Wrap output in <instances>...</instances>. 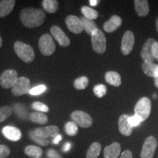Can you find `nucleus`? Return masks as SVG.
<instances>
[{
    "mask_svg": "<svg viewBox=\"0 0 158 158\" xmlns=\"http://www.w3.org/2000/svg\"><path fill=\"white\" fill-rule=\"evenodd\" d=\"M45 18L44 11L35 7H27L20 13V19L24 27L35 28L42 25Z\"/></svg>",
    "mask_w": 158,
    "mask_h": 158,
    "instance_id": "obj_1",
    "label": "nucleus"
},
{
    "mask_svg": "<svg viewBox=\"0 0 158 158\" xmlns=\"http://www.w3.org/2000/svg\"><path fill=\"white\" fill-rule=\"evenodd\" d=\"M13 48L15 54L23 62L30 63L35 59V51L30 45L26 44L21 41H16Z\"/></svg>",
    "mask_w": 158,
    "mask_h": 158,
    "instance_id": "obj_2",
    "label": "nucleus"
},
{
    "mask_svg": "<svg viewBox=\"0 0 158 158\" xmlns=\"http://www.w3.org/2000/svg\"><path fill=\"white\" fill-rule=\"evenodd\" d=\"M92 49L98 54H103L106 50V38L104 33L99 29L91 35Z\"/></svg>",
    "mask_w": 158,
    "mask_h": 158,
    "instance_id": "obj_3",
    "label": "nucleus"
},
{
    "mask_svg": "<svg viewBox=\"0 0 158 158\" xmlns=\"http://www.w3.org/2000/svg\"><path fill=\"white\" fill-rule=\"evenodd\" d=\"M38 45L40 52L45 56H51L56 50L54 40L48 34H44L40 37Z\"/></svg>",
    "mask_w": 158,
    "mask_h": 158,
    "instance_id": "obj_4",
    "label": "nucleus"
},
{
    "mask_svg": "<svg viewBox=\"0 0 158 158\" xmlns=\"http://www.w3.org/2000/svg\"><path fill=\"white\" fill-rule=\"evenodd\" d=\"M151 100L148 98H142L138 100L136 103L135 108H134V112L136 115L139 116L143 121L146 120L149 116L151 113Z\"/></svg>",
    "mask_w": 158,
    "mask_h": 158,
    "instance_id": "obj_5",
    "label": "nucleus"
},
{
    "mask_svg": "<svg viewBox=\"0 0 158 158\" xmlns=\"http://www.w3.org/2000/svg\"><path fill=\"white\" fill-rule=\"evenodd\" d=\"M70 117L73 122L83 128L90 127L93 124L92 118L89 114L82 110H75L71 114Z\"/></svg>",
    "mask_w": 158,
    "mask_h": 158,
    "instance_id": "obj_6",
    "label": "nucleus"
},
{
    "mask_svg": "<svg viewBox=\"0 0 158 158\" xmlns=\"http://www.w3.org/2000/svg\"><path fill=\"white\" fill-rule=\"evenodd\" d=\"M30 81L27 77H20L17 79L14 86L12 87V93L13 95L19 97L29 93L30 91Z\"/></svg>",
    "mask_w": 158,
    "mask_h": 158,
    "instance_id": "obj_7",
    "label": "nucleus"
},
{
    "mask_svg": "<svg viewBox=\"0 0 158 158\" xmlns=\"http://www.w3.org/2000/svg\"><path fill=\"white\" fill-rule=\"evenodd\" d=\"M18 78L17 71L13 69H8L0 76V85L4 89H10L14 86Z\"/></svg>",
    "mask_w": 158,
    "mask_h": 158,
    "instance_id": "obj_8",
    "label": "nucleus"
},
{
    "mask_svg": "<svg viewBox=\"0 0 158 158\" xmlns=\"http://www.w3.org/2000/svg\"><path fill=\"white\" fill-rule=\"evenodd\" d=\"M157 146V139L154 136H149L145 140L141 152V158H153Z\"/></svg>",
    "mask_w": 158,
    "mask_h": 158,
    "instance_id": "obj_9",
    "label": "nucleus"
},
{
    "mask_svg": "<svg viewBox=\"0 0 158 158\" xmlns=\"http://www.w3.org/2000/svg\"><path fill=\"white\" fill-rule=\"evenodd\" d=\"M134 43H135V37L133 33L131 31H127L122 39L121 51L124 55L130 54L133 49Z\"/></svg>",
    "mask_w": 158,
    "mask_h": 158,
    "instance_id": "obj_10",
    "label": "nucleus"
},
{
    "mask_svg": "<svg viewBox=\"0 0 158 158\" xmlns=\"http://www.w3.org/2000/svg\"><path fill=\"white\" fill-rule=\"evenodd\" d=\"M65 23L69 30L74 34H80L84 29L81 19L76 15H68L65 19Z\"/></svg>",
    "mask_w": 158,
    "mask_h": 158,
    "instance_id": "obj_11",
    "label": "nucleus"
},
{
    "mask_svg": "<svg viewBox=\"0 0 158 158\" xmlns=\"http://www.w3.org/2000/svg\"><path fill=\"white\" fill-rule=\"evenodd\" d=\"M34 133L37 136L43 138H54L59 134V130L56 125L47 126L44 127H38L33 130Z\"/></svg>",
    "mask_w": 158,
    "mask_h": 158,
    "instance_id": "obj_12",
    "label": "nucleus"
},
{
    "mask_svg": "<svg viewBox=\"0 0 158 158\" xmlns=\"http://www.w3.org/2000/svg\"><path fill=\"white\" fill-rule=\"evenodd\" d=\"M51 33L55 40L62 47H68L70 44V40L62 29L58 26H53L51 28Z\"/></svg>",
    "mask_w": 158,
    "mask_h": 158,
    "instance_id": "obj_13",
    "label": "nucleus"
},
{
    "mask_svg": "<svg viewBox=\"0 0 158 158\" xmlns=\"http://www.w3.org/2000/svg\"><path fill=\"white\" fill-rule=\"evenodd\" d=\"M155 40L149 38L144 43L141 51V58L145 62H153L155 61L152 55V45L155 42Z\"/></svg>",
    "mask_w": 158,
    "mask_h": 158,
    "instance_id": "obj_14",
    "label": "nucleus"
},
{
    "mask_svg": "<svg viewBox=\"0 0 158 158\" xmlns=\"http://www.w3.org/2000/svg\"><path fill=\"white\" fill-rule=\"evenodd\" d=\"M129 116L127 114H122L118 118V125L120 133L124 136H130L133 133V127L130 125L128 122Z\"/></svg>",
    "mask_w": 158,
    "mask_h": 158,
    "instance_id": "obj_15",
    "label": "nucleus"
},
{
    "mask_svg": "<svg viewBox=\"0 0 158 158\" xmlns=\"http://www.w3.org/2000/svg\"><path fill=\"white\" fill-rule=\"evenodd\" d=\"M2 134L5 138L12 141H18L21 138L22 134L19 128L13 126H6L2 129Z\"/></svg>",
    "mask_w": 158,
    "mask_h": 158,
    "instance_id": "obj_16",
    "label": "nucleus"
},
{
    "mask_svg": "<svg viewBox=\"0 0 158 158\" xmlns=\"http://www.w3.org/2000/svg\"><path fill=\"white\" fill-rule=\"evenodd\" d=\"M121 153V145L118 142H114L105 147L103 151L104 158H118Z\"/></svg>",
    "mask_w": 158,
    "mask_h": 158,
    "instance_id": "obj_17",
    "label": "nucleus"
},
{
    "mask_svg": "<svg viewBox=\"0 0 158 158\" xmlns=\"http://www.w3.org/2000/svg\"><path fill=\"white\" fill-rule=\"evenodd\" d=\"M122 23V20L118 15H113L108 21L104 23L103 29L106 32L110 33L115 31L116 29L119 28Z\"/></svg>",
    "mask_w": 158,
    "mask_h": 158,
    "instance_id": "obj_18",
    "label": "nucleus"
},
{
    "mask_svg": "<svg viewBox=\"0 0 158 158\" xmlns=\"http://www.w3.org/2000/svg\"><path fill=\"white\" fill-rule=\"evenodd\" d=\"M135 11L140 17H145L149 14V2L147 0H135L134 1Z\"/></svg>",
    "mask_w": 158,
    "mask_h": 158,
    "instance_id": "obj_19",
    "label": "nucleus"
},
{
    "mask_svg": "<svg viewBox=\"0 0 158 158\" xmlns=\"http://www.w3.org/2000/svg\"><path fill=\"white\" fill-rule=\"evenodd\" d=\"M15 5V0H2V1H0V18H4L8 15L13 11Z\"/></svg>",
    "mask_w": 158,
    "mask_h": 158,
    "instance_id": "obj_20",
    "label": "nucleus"
},
{
    "mask_svg": "<svg viewBox=\"0 0 158 158\" xmlns=\"http://www.w3.org/2000/svg\"><path fill=\"white\" fill-rule=\"evenodd\" d=\"M106 81L108 84L114 86H119L122 84V79L120 75L115 71H108L105 75Z\"/></svg>",
    "mask_w": 158,
    "mask_h": 158,
    "instance_id": "obj_21",
    "label": "nucleus"
},
{
    "mask_svg": "<svg viewBox=\"0 0 158 158\" xmlns=\"http://www.w3.org/2000/svg\"><path fill=\"white\" fill-rule=\"evenodd\" d=\"M13 110H14L15 114L19 117L20 119L27 120L29 118V110L24 105L17 102L13 105Z\"/></svg>",
    "mask_w": 158,
    "mask_h": 158,
    "instance_id": "obj_22",
    "label": "nucleus"
},
{
    "mask_svg": "<svg viewBox=\"0 0 158 158\" xmlns=\"http://www.w3.org/2000/svg\"><path fill=\"white\" fill-rule=\"evenodd\" d=\"M24 153L31 158H41L43 155V149L35 145H29L25 147Z\"/></svg>",
    "mask_w": 158,
    "mask_h": 158,
    "instance_id": "obj_23",
    "label": "nucleus"
},
{
    "mask_svg": "<svg viewBox=\"0 0 158 158\" xmlns=\"http://www.w3.org/2000/svg\"><path fill=\"white\" fill-rule=\"evenodd\" d=\"M101 152V144L98 142H94L91 144L87 152H86V158H98Z\"/></svg>",
    "mask_w": 158,
    "mask_h": 158,
    "instance_id": "obj_24",
    "label": "nucleus"
},
{
    "mask_svg": "<svg viewBox=\"0 0 158 158\" xmlns=\"http://www.w3.org/2000/svg\"><path fill=\"white\" fill-rule=\"evenodd\" d=\"M30 121L39 124H45L48 122V116L41 112H33L29 114Z\"/></svg>",
    "mask_w": 158,
    "mask_h": 158,
    "instance_id": "obj_25",
    "label": "nucleus"
},
{
    "mask_svg": "<svg viewBox=\"0 0 158 158\" xmlns=\"http://www.w3.org/2000/svg\"><path fill=\"white\" fill-rule=\"evenodd\" d=\"M42 6L47 13H54L58 10L59 2L56 0H43Z\"/></svg>",
    "mask_w": 158,
    "mask_h": 158,
    "instance_id": "obj_26",
    "label": "nucleus"
},
{
    "mask_svg": "<svg viewBox=\"0 0 158 158\" xmlns=\"http://www.w3.org/2000/svg\"><path fill=\"white\" fill-rule=\"evenodd\" d=\"M81 13L84 15V17L91 21H94L98 17V11L94 9L91 8L87 6H83L81 7Z\"/></svg>",
    "mask_w": 158,
    "mask_h": 158,
    "instance_id": "obj_27",
    "label": "nucleus"
},
{
    "mask_svg": "<svg viewBox=\"0 0 158 158\" xmlns=\"http://www.w3.org/2000/svg\"><path fill=\"white\" fill-rule=\"evenodd\" d=\"M81 21L83 22V24H84V30L88 35H91L98 29L97 24L94 21H91V20H89L84 17L82 18Z\"/></svg>",
    "mask_w": 158,
    "mask_h": 158,
    "instance_id": "obj_28",
    "label": "nucleus"
},
{
    "mask_svg": "<svg viewBox=\"0 0 158 158\" xmlns=\"http://www.w3.org/2000/svg\"><path fill=\"white\" fill-rule=\"evenodd\" d=\"M89 78L86 76H81L76 78L74 81V87L78 90L85 89L88 86Z\"/></svg>",
    "mask_w": 158,
    "mask_h": 158,
    "instance_id": "obj_29",
    "label": "nucleus"
},
{
    "mask_svg": "<svg viewBox=\"0 0 158 158\" xmlns=\"http://www.w3.org/2000/svg\"><path fill=\"white\" fill-rule=\"evenodd\" d=\"M156 64L154 62H145L142 63V70L145 75L149 77H154V72L156 68Z\"/></svg>",
    "mask_w": 158,
    "mask_h": 158,
    "instance_id": "obj_30",
    "label": "nucleus"
},
{
    "mask_svg": "<svg viewBox=\"0 0 158 158\" xmlns=\"http://www.w3.org/2000/svg\"><path fill=\"white\" fill-rule=\"evenodd\" d=\"M65 133L70 136H75L78 132V126L73 122H68L64 125Z\"/></svg>",
    "mask_w": 158,
    "mask_h": 158,
    "instance_id": "obj_31",
    "label": "nucleus"
},
{
    "mask_svg": "<svg viewBox=\"0 0 158 158\" xmlns=\"http://www.w3.org/2000/svg\"><path fill=\"white\" fill-rule=\"evenodd\" d=\"M13 108L10 106H3L0 108V122L5 121L12 115Z\"/></svg>",
    "mask_w": 158,
    "mask_h": 158,
    "instance_id": "obj_32",
    "label": "nucleus"
},
{
    "mask_svg": "<svg viewBox=\"0 0 158 158\" xmlns=\"http://www.w3.org/2000/svg\"><path fill=\"white\" fill-rule=\"evenodd\" d=\"M29 137H30L31 139L33 141H35V143L39 144V145L45 147V146H48L49 143H50L48 141V139H46V138H43L39 137V136H37L34 133L33 130H31V131L29 132Z\"/></svg>",
    "mask_w": 158,
    "mask_h": 158,
    "instance_id": "obj_33",
    "label": "nucleus"
},
{
    "mask_svg": "<svg viewBox=\"0 0 158 158\" xmlns=\"http://www.w3.org/2000/svg\"><path fill=\"white\" fill-rule=\"evenodd\" d=\"M94 94L99 98H101L107 93V87L104 84H98L93 88Z\"/></svg>",
    "mask_w": 158,
    "mask_h": 158,
    "instance_id": "obj_34",
    "label": "nucleus"
},
{
    "mask_svg": "<svg viewBox=\"0 0 158 158\" xmlns=\"http://www.w3.org/2000/svg\"><path fill=\"white\" fill-rule=\"evenodd\" d=\"M31 108L33 109L37 110L38 112H41V113H45V112H48L49 110V108L47 105L41 102H34L31 104Z\"/></svg>",
    "mask_w": 158,
    "mask_h": 158,
    "instance_id": "obj_35",
    "label": "nucleus"
},
{
    "mask_svg": "<svg viewBox=\"0 0 158 158\" xmlns=\"http://www.w3.org/2000/svg\"><path fill=\"white\" fill-rule=\"evenodd\" d=\"M46 89H47L46 86H45V85L40 84V85H38V86H35V87H33L32 89H31L29 93L30 95L37 96V95H40V94L43 93V92L46 90Z\"/></svg>",
    "mask_w": 158,
    "mask_h": 158,
    "instance_id": "obj_36",
    "label": "nucleus"
},
{
    "mask_svg": "<svg viewBox=\"0 0 158 158\" xmlns=\"http://www.w3.org/2000/svg\"><path fill=\"white\" fill-rule=\"evenodd\" d=\"M142 122H143V119L139 116L136 115V114L128 117V122H129L130 125L133 128L139 126Z\"/></svg>",
    "mask_w": 158,
    "mask_h": 158,
    "instance_id": "obj_37",
    "label": "nucleus"
},
{
    "mask_svg": "<svg viewBox=\"0 0 158 158\" xmlns=\"http://www.w3.org/2000/svg\"><path fill=\"white\" fill-rule=\"evenodd\" d=\"M10 154V149L6 145L0 144V158H7Z\"/></svg>",
    "mask_w": 158,
    "mask_h": 158,
    "instance_id": "obj_38",
    "label": "nucleus"
},
{
    "mask_svg": "<svg viewBox=\"0 0 158 158\" xmlns=\"http://www.w3.org/2000/svg\"><path fill=\"white\" fill-rule=\"evenodd\" d=\"M46 155L48 158H63L56 150L50 149L46 152Z\"/></svg>",
    "mask_w": 158,
    "mask_h": 158,
    "instance_id": "obj_39",
    "label": "nucleus"
},
{
    "mask_svg": "<svg viewBox=\"0 0 158 158\" xmlns=\"http://www.w3.org/2000/svg\"><path fill=\"white\" fill-rule=\"evenodd\" d=\"M152 55L155 60L158 61V43L155 41L152 45Z\"/></svg>",
    "mask_w": 158,
    "mask_h": 158,
    "instance_id": "obj_40",
    "label": "nucleus"
},
{
    "mask_svg": "<svg viewBox=\"0 0 158 158\" xmlns=\"http://www.w3.org/2000/svg\"><path fill=\"white\" fill-rule=\"evenodd\" d=\"M133 154L130 150H125L122 153L120 158H133Z\"/></svg>",
    "mask_w": 158,
    "mask_h": 158,
    "instance_id": "obj_41",
    "label": "nucleus"
},
{
    "mask_svg": "<svg viewBox=\"0 0 158 158\" xmlns=\"http://www.w3.org/2000/svg\"><path fill=\"white\" fill-rule=\"evenodd\" d=\"M62 135H60V134H58L56 137H54L53 138V141H52V143L54 144H58L59 142L62 141Z\"/></svg>",
    "mask_w": 158,
    "mask_h": 158,
    "instance_id": "obj_42",
    "label": "nucleus"
},
{
    "mask_svg": "<svg viewBox=\"0 0 158 158\" xmlns=\"http://www.w3.org/2000/svg\"><path fill=\"white\" fill-rule=\"evenodd\" d=\"M70 149H71V143L68 142V143H65L64 145V147H63L62 151L64 152H68Z\"/></svg>",
    "mask_w": 158,
    "mask_h": 158,
    "instance_id": "obj_43",
    "label": "nucleus"
},
{
    "mask_svg": "<svg viewBox=\"0 0 158 158\" xmlns=\"http://www.w3.org/2000/svg\"><path fill=\"white\" fill-rule=\"evenodd\" d=\"M99 2V1L98 0H90L89 1V5L92 7H94V6L98 5V4Z\"/></svg>",
    "mask_w": 158,
    "mask_h": 158,
    "instance_id": "obj_44",
    "label": "nucleus"
},
{
    "mask_svg": "<svg viewBox=\"0 0 158 158\" xmlns=\"http://www.w3.org/2000/svg\"><path fill=\"white\" fill-rule=\"evenodd\" d=\"M154 78H158V64L156 65V68L154 72Z\"/></svg>",
    "mask_w": 158,
    "mask_h": 158,
    "instance_id": "obj_45",
    "label": "nucleus"
},
{
    "mask_svg": "<svg viewBox=\"0 0 158 158\" xmlns=\"http://www.w3.org/2000/svg\"><path fill=\"white\" fill-rule=\"evenodd\" d=\"M155 83L156 87L158 89V78H155Z\"/></svg>",
    "mask_w": 158,
    "mask_h": 158,
    "instance_id": "obj_46",
    "label": "nucleus"
},
{
    "mask_svg": "<svg viewBox=\"0 0 158 158\" xmlns=\"http://www.w3.org/2000/svg\"><path fill=\"white\" fill-rule=\"evenodd\" d=\"M2 39L1 36H0V48H2Z\"/></svg>",
    "mask_w": 158,
    "mask_h": 158,
    "instance_id": "obj_47",
    "label": "nucleus"
},
{
    "mask_svg": "<svg viewBox=\"0 0 158 158\" xmlns=\"http://www.w3.org/2000/svg\"><path fill=\"white\" fill-rule=\"evenodd\" d=\"M156 29H157V31L158 32V17L157 19V21H156Z\"/></svg>",
    "mask_w": 158,
    "mask_h": 158,
    "instance_id": "obj_48",
    "label": "nucleus"
},
{
    "mask_svg": "<svg viewBox=\"0 0 158 158\" xmlns=\"http://www.w3.org/2000/svg\"><path fill=\"white\" fill-rule=\"evenodd\" d=\"M153 98H154V99L157 98V94H154V95H153Z\"/></svg>",
    "mask_w": 158,
    "mask_h": 158,
    "instance_id": "obj_49",
    "label": "nucleus"
}]
</instances>
